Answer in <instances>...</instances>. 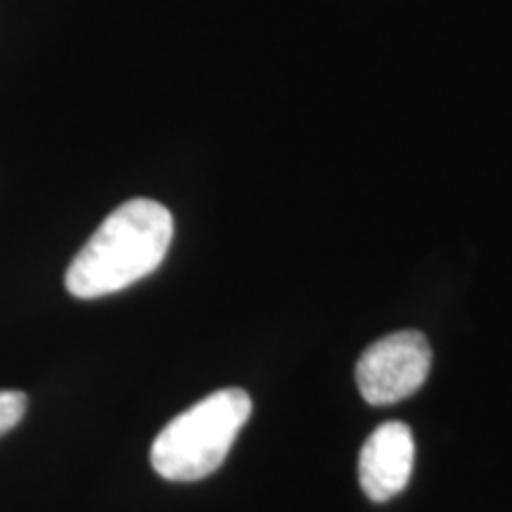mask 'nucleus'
Listing matches in <instances>:
<instances>
[{"mask_svg": "<svg viewBox=\"0 0 512 512\" xmlns=\"http://www.w3.org/2000/svg\"><path fill=\"white\" fill-rule=\"evenodd\" d=\"M174 240V216L155 200L124 202L100 223L64 275L69 294L98 299L121 292L162 266Z\"/></svg>", "mask_w": 512, "mask_h": 512, "instance_id": "obj_1", "label": "nucleus"}, {"mask_svg": "<svg viewBox=\"0 0 512 512\" xmlns=\"http://www.w3.org/2000/svg\"><path fill=\"white\" fill-rule=\"evenodd\" d=\"M252 415L245 389H221L176 415L152 444L150 460L169 482H197L214 475Z\"/></svg>", "mask_w": 512, "mask_h": 512, "instance_id": "obj_2", "label": "nucleus"}, {"mask_svg": "<svg viewBox=\"0 0 512 512\" xmlns=\"http://www.w3.org/2000/svg\"><path fill=\"white\" fill-rule=\"evenodd\" d=\"M432 368V347L418 330L377 339L356 363V384L373 406H392L413 396Z\"/></svg>", "mask_w": 512, "mask_h": 512, "instance_id": "obj_3", "label": "nucleus"}, {"mask_svg": "<svg viewBox=\"0 0 512 512\" xmlns=\"http://www.w3.org/2000/svg\"><path fill=\"white\" fill-rule=\"evenodd\" d=\"M415 441L403 422H384L370 434L358 460V482L370 501L384 503L401 494L411 482Z\"/></svg>", "mask_w": 512, "mask_h": 512, "instance_id": "obj_4", "label": "nucleus"}, {"mask_svg": "<svg viewBox=\"0 0 512 512\" xmlns=\"http://www.w3.org/2000/svg\"><path fill=\"white\" fill-rule=\"evenodd\" d=\"M27 413V396L22 392H0V437L15 430Z\"/></svg>", "mask_w": 512, "mask_h": 512, "instance_id": "obj_5", "label": "nucleus"}]
</instances>
